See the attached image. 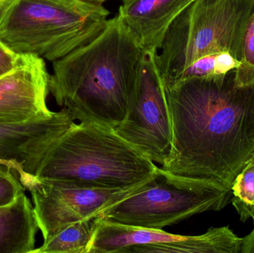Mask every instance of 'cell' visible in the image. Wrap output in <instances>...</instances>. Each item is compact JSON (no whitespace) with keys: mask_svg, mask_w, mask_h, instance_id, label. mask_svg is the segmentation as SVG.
I'll use <instances>...</instances> for the list:
<instances>
[{"mask_svg":"<svg viewBox=\"0 0 254 253\" xmlns=\"http://www.w3.org/2000/svg\"><path fill=\"white\" fill-rule=\"evenodd\" d=\"M145 54L117 13L90 43L53 62L49 91L74 120L115 129L126 117Z\"/></svg>","mask_w":254,"mask_h":253,"instance_id":"cell-2","label":"cell"},{"mask_svg":"<svg viewBox=\"0 0 254 253\" xmlns=\"http://www.w3.org/2000/svg\"><path fill=\"white\" fill-rule=\"evenodd\" d=\"M249 162H252V163H254V153L253 156H252V159H251L250 161Z\"/></svg>","mask_w":254,"mask_h":253,"instance_id":"cell-25","label":"cell"},{"mask_svg":"<svg viewBox=\"0 0 254 253\" xmlns=\"http://www.w3.org/2000/svg\"><path fill=\"white\" fill-rule=\"evenodd\" d=\"M157 169L114 128L80 122L58 138L35 175L84 188L126 189L147 181Z\"/></svg>","mask_w":254,"mask_h":253,"instance_id":"cell-3","label":"cell"},{"mask_svg":"<svg viewBox=\"0 0 254 253\" xmlns=\"http://www.w3.org/2000/svg\"><path fill=\"white\" fill-rule=\"evenodd\" d=\"M74 120L63 108L49 118L0 122V160L17 163L24 172L35 175L47 152Z\"/></svg>","mask_w":254,"mask_h":253,"instance_id":"cell-11","label":"cell"},{"mask_svg":"<svg viewBox=\"0 0 254 253\" xmlns=\"http://www.w3.org/2000/svg\"><path fill=\"white\" fill-rule=\"evenodd\" d=\"M25 190L13 171L0 165V207L13 203Z\"/></svg>","mask_w":254,"mask_h":253,"instance_id":"cell-17","label":"cell"},{"mask_svg":"<svg viewBox=\"0 0 254 253\" xmlns=\"http://www.w3.org/2000/svg\"><path fill=\"white\" fill-rule=\"evenodd\" d=\"M17 66L0 77V122L20 123L49 118L50 74L44 59L21 53Z\"/></svg>","mask_w":254,"mask_h":253,"instance_id":"cell-10","label":"cell"},{"mask_svg":"<svg viewBox=\"0 0 254 253\" xmlns=\"http://www.w3.org/2000/svg\"><path fill=\"white\" fill-rule=\"evenodd\" d=\"M232 203L240 221H254V163L249 162L238 174L231 187Z\"/></svg>","mask_w":254,"mask_h":253,"instance_id":"cell-15","label":"cell"},{"mask_svg":"<svg viewBox=\"0 0 254 253\" xmlns=\"http://www.w3.org/2000/svg\"><path fill=\"white\" fill-rule=\"evenodd\" d=\"M122 1V3H126L128 2V1H131V0H121Z\"/></svg>","mask_w":254,"mask_h":253,"instance_id":"cell-24","label":"cell"},{"mask_svg":"<svg viewBox=\"0 0 254 253\" xmlns=\"http://www.w3.org/2000/svg\"><path fill=\"white\" fill-rule=\"evenodd\" d=\"M195 0H131L119 14L146 52H158L173 21Z\"/></svg>","mask_w":254,"mask_h":253,"instance_id":"cell-12","label":"cell"},{"mask_svg":"<svg viewBox=\"0 0 254 253\" xmlns=\"http://www.w3.org/2000/svg\"><path fill=\"white\" fill-rule=\"evenodd\" d=\"M110 15L81 0H9L0 7V41L53 62L98 37Z\"/></svg>","mask_w":254,"mask_h":253,"instance_id":"cell-4","label":"cell"},{"mask_svg":"<svg viewBox=\"0 0 254 253\" xmlns=\"http://www.w3.org/2000/svg\"><path fill=\"white\" fill-rule=\"evenodd\" d=\"M38 224L25 193L0 207V253H34Z\"/></svg>","mask_w":254,"mask_h":253,"instance_id":"cell-13","label":"cell"},{"mask_svg":"<svg viewBox=\"0 0 254 253\" xmlns=\"http://www.w3.org/2000/svg\"><path fill=\"white\" fill-rule=\"evenodd\" d=\"M242 238L229 226L211 227L200 236L110 222L98 218L89 253H240Z\"/></svg>","mask_w":254,"mask_h":253,"instance_id":"cell-9","label":"cell"},{"mask_svg":"<svg viewBox=\"0 0 254 253\" xmlns=\"http://www.w3.org/2000/svg\"><path fill=\"white\" fill-rule=\"evenodd\" d=\"M21 53H15L0 41V77L13 71L20 62Z\"/></svg>","mask_w":254,"mask_h":253,"instance_id":"cell-18","label":"cell"},{"mask_svg":"<svg viewBox=\"0 0 254 253\" xmlns=\"http://www.w3.org/2000/svg\"><path fill=\"white\" fill-rule=\"evenodd\" d=\"M0 165H4V166H7V167L11 169L12 170L13 169L18 170V169H22L17 163H13V162L5 161V160H0Z\"/></svg>","mask_w":254,"mask_h":253,"instance_id":"cell-21","label":"cell"},{"mask_svg":"<svg viewBox=\"0 0 254 253\" xmlns=\"http://www.w3.org/2000/svg\"><path fill=\"white\" fill-rule=\"evenodd\" d=\"M254 0H195L167 30L155 62L165 89L173 87L194 61L229 52L241 59V44Z\"/></svg>","mask_w":254,"mask_h":253,"instance_id":"cell-5","label":"cell"},{"mask_svg":"<svg viewBox=\"0 0 254 253\" xmlns=\"http://www.w3.org/2000/svg\"><path fill=\"white\" fill-rule=\"evenodd\" d=\"M234 71L236 83L238 86L254 84V10L243 34L240 65Z\"/></svg>","mask_w":254,"mask_h":253,"instance_id":"cell-16","label":"cell"},{"mask_svg":"<svg viewBox=\"0 0 254 253\" xmlns=\"http://www.w3.org/2000/svg\"><path fill=\"white\" fill-rule=\"evenodd\" d=\"M240 65V61L236 59L229 52H220L216 56V75L227 74L235 70Z\"/></svg>","mask_w":254,"mask_h":253,"instance_id":"cell-19","label":"cell"},{"mask_svg":"<svg viewBox=\"0 0 254 253\" xmlns=\"http://www.w3.org/2000/svg\"><path fill=\"white\" fill-rule=\"evenodd\" d=\"M15 172L24 188L31 193L44 241L71 224L99 216L104 209L125 199L144 183L126 189L84 188L39 178L22 169Z\"/></svg>","mask_w":254,"mask_h":253,"instance_id":"cell-7","label":"cell"},{"mask_svg":"<svg viewBox=\"0 0 254 253\" xmlns=\"http://www.w3.org/2000/svg\"><path fill=\"white\" fill-rule=\"evenodd\" d=\"M98 221L96 217L71 224L45 240L34 253H89Z\"/></svg>","mask_w":254,"mask_h":253,"instance_id":"cell-14","label":"cell"},{"mask_svg":"<svg viewBox=\"0 0 254 253\" xmlns=\"http://www.w3.org/2000/svg\"><path fill=\"white\" fill-rule=\"evenodd\" d=\"M156 53L146 52L126 117L115 130L152 162L164 165L171 150L173 127Z\"/></svg>","mask_w":254,"mask_h":253,"instance_id":"cell-8","label":"cell"},{"mask_svg":"<svg viewBox=\"0 0 254 253\" xmlns=\"http://www.w3.org/2000/svg\"><path fill=\"white\" fill-rule=\"evenodd\" d=\"M254 253V221L252 231L246 237L242 238L241 253Z\"/></svg>","mask_w":254,"mask_h":253,"instance_id":"cell-20","label":"cell"},{"mask_svg":"<svg viewBox=\"0 0 254 253\" xmlns=\"http://www.w3.org/2000/svg\"><path fill=\"white\" fill-rule=\"evenodd\" d=\"M166 95L173 142L161 169L231 190L254 153V84L238 86L233 70L182 80Z\"/></svg>","mask_w":254,"mask_h":253,"instance_id":"cell-1","label":"cell"},{"mask_svg":"<svg viewBox=\"0 0 254 253\" xmlns=\"http://www.w3.org/2000/svg\"><path fill=\"white\" fill-rule=\"evenodd\" d=\"M231 190L211 180L179 176L158 167L135 191L104 209L110 222L162 230L206 212H218L232 199Z\"/></svg>","mask_w":254,"mask_h":253,"instance_id":"cell-6","label":"cell"},{"mask_svg":"<svg viewBox=\"0 0 254 253\" xmlns=\"http://www.w3.org/2000/svg\"><path fill=\"white\" fill-rule=\"evenodd\" d=\"M81 1L89 3V4H94V5L104 6V3L107 0H81Z\"/></svg>","mask_w":254,"mask_h":253,"instance_id":"cell-22","label":"cell"},{"mask_svg":"<svg viewBox=\"0 0 254 253\" xmlns=\"http://www.w3.org/2000/svg\"><path fill=\"white\" fill-rule=\"evenodd\" d=\"M8 1L9 0H0V7H2V6Z\"/></svg>","mask_w":254,"mask_h":253,"instance_id":"cell-23","label":"cell"}]
</instances>
